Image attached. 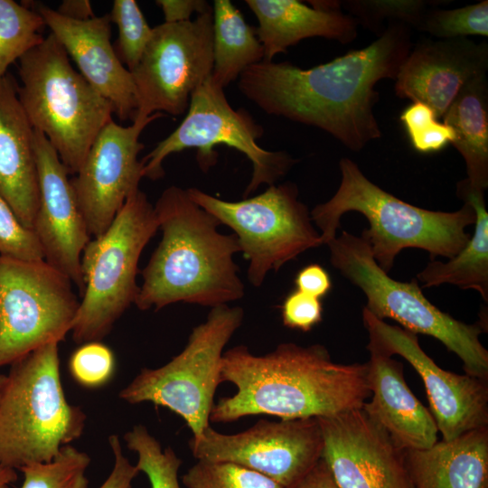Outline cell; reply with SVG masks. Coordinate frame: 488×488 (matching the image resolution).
I'll list each match as a JSON object with an SVG mask.
<instances>
[{
  "mask_svg": "<svg viewBox=\"0 0 488 488\" xmlns=\"http://www.w3.org/2000/svg\"><path fill=\"white\" fill-rule=\"evenodd\" d=\"M411 32L389 23L371 44L308 69L261 61L240 74L238 87L267 114L320 128L358 152L382 136L375 87L395 80L413 45Z\"/></svg>",
  "mask_w": 488,
  "mask_h": 488,
  "instance_id": "cell-1",
  "label": "cell"
},
{
  "mask_svg": "<svg viewBox=\"0 0 488 488\" xmlns=\"http://www.w3.org/2000/svg\"><path fill=\"white\" fill-rule=\"evenodd\" d=\"M227 381L237 391L214 404L213 422L251 415L328 418L361 408L371 396L366 363L335 362L320 344L286 343L265 355L235 346L222 355L221 383Z\"/></svg>",
  "mask_w": 488,
  "mask_h": 488,
  "instance_id": "cell-2",
  "label": "cell"
},
{
  "mask_svg": "<svg viewBox=\"0 0 488 488\" xmlns=\"http://www.w3.org/2000/svg\"><path fill=\"white\" fill-rule=\"evenodd\" d=\"M154 209L162 239L142 271L136 307L158 311L182 302L213 308L242 298L235 234L221 233L219 221L175 185L162 192Z\"/></svg>",
  "mask_w": 488,
  "mask_h": 488,
  "instance_id": "cell-3",
  "label": "cell"
},
{
  "mask_svg": "<svg viewBox=\"0 0 488 488\" xmlns=\"http://www.w3.org/2000/svg\"><path fill=\"white\" fill-rule=\"evenodd\" d=\"M340 185L327 202L310 211L323 244L336 237L343 214L357 211L369 222L361 237L379 267L389 274L395 258L408 248L427 251L431 259L452 258L468 242L465 229L474 224L473 208L464 202L455 211H430L408 203L369 180L348 157L339 162Z\"/></svg>",
  "mask_w": 488,
  "mask_h": 488,
  "instance_id": "cell-4",
  "label": "cell"
},
{
  "mask_svg": "<svg viewBox=\"0 0 488 488\" xmlns=\"http://www.w3.org/2000/svg\"><path fill=\"white\" fill-rule=\"evenodd\" d=\"M0 394V465L20 470L53 460L80 437L83 410L66 399L59 343L38 348L10 365Z\"/></svg>",
  "mask_w": 488,
  "mask_h": 488,
  "instance_id": "cell-5",
  "label": "cell"
},
{
  "mask_svg": "<svg viewBox=\"0 0 488 488\" xmlns=\"http://www.w3.org/2000/svg\"><path fill=\"white\" fill-rule=\"evenodd\" d=\"M18 71L17 95L30 124L76 174L113 107L74 70L52 33L21 57Z\"/></svg>",
  "mask_w": 488,
  "mask_h": 488,
  "instance_id": "cell-6",
  "label": "cell"
},
{
  "mask_svg": "<svg viewBox=\"0 0 488 488\" xmlns=\"http://www.w3.org/2000/svg\"><path fill=\"white\" fill-rule=\"evenodd\" d=\"M327 246L332 265L364 293V308L372 315L436 338L458 356L466 374L487 380L488 351L480 341L483 324H465L441 311L424 296L416 278L401 282L390 277L361 236L343 230Z\"/></svg>",
  "mask_w": 488,
  "mask_h": 488,
  "instance_id": "cell-7",
  "label": "cell"
},
{
  "mask_svg": "<svg viewBox=\"0 0 488 488\" xmlns=\"http://www.w3.org/2000/svg\"><path fill=\"white\" fill-rule=\"evenodd\" d=\"M157 230L154 206L138 189L108 230L88 242L80 261L82 299L71 329L75 343L100 341L135 303L138 261Z\"/></svg>",
  "mask_w": 488,
  "mask_h": 488,
  "instance_id": "cell-8",
  "label": "cell"
},
{
  "mask_svg": "<svg viewBox=\"0 0 488 488\" xmlns=\"http://www.w3.org/2000/svg\"><path fill=\"white\" fill-rule=\"evenodd\" d=\"M243 309L211 308L195 326L183 350L155 369L144 368L118 394L129 404L150 402L180 416L199 438L210 426L213 398L221 383L223 349L241 325Z\"/></svg>",
  "mask_w": 488,
  "mask_h": 488,
  "instance_id": "cell-9",
  "label": "cell"
},
{
  "mask_svg": "<svg viewBox=\"0 0 488 488\" xmlns=\"http://www.w3.org/2000/svg\"><path fill=\"white\" fill-rule=\"evenodd\" d=\"M187 192L234 231L240 252L249 261V281L256 287L269 271H277L307 249L323 245L294 183L269 185L262 193L239 202L224 201L193 187Z\"/></svg>",
  "mask_w": 488,
  "mask_h": 488,
  "instance_id": "cell-10",
  "label": "cell"
},
{
  "mask_svg": "<svg viewBox=\"0 0 488 488\" xmlns=\"http://www.w3.org/2000/svg\"><path fill=\"white\" fill-rule=\"evenodd\" d=\"M263 135L245 109H234L224 90L210 77L192 94L187 114L179 127L143 159L144 177L164 176L163 162L171 154L196 148L200 167L206 171L216 163L214 146L225 145L244 154L252 164V174L244 195L261 184H275L296 163L284 151H268L257 143Z\"/></svg>",
  "mask_w": 488,
  "mask_h": 488,
  "instance_id": "cell-11",
  "label": "cell"
},
{
  "mask_svg": "<svg viewBox=\"0 0 488 488\" xmlns=\"http://www.w3.org/2000/svg\"><path fill=\"white\" fill-rule=\"evenodd\" d=\"M72 284L44 259L0 256V368L71 332L80 304Z\"/></svg>",
  "mask_w": 488,
  "mask_h": 488,
  "instance_id": "cell-12",
  "label": "cell"
},
{
  "mask_svg": "<svg viewBox=\"0 0 488 488\" xmlns=\"http://www.w3.org/2000/svg\"><path fill=\"white\" fill-rule=\"evenodd\" d=\"M212 67V10L194 20L154 27L138 64L130 71L137 99L133 122L155 113H184Z\"/></svg>",
  "mask_w": 488,
  "mask_h": 488,
  "instance_id": "cell-13",
  "label": "cell"
},
{
  "mask_svg": "<svg viewBox=\"0 0 488 488\" xmlns=\"http://www.w3.org/2000/svg\"><path fill=\"white\" fill-rule=\"evenodd\" d=\"M189 446L197 460L239 465L291 488L322 458L324 438L317 418L261 419L230 435L209 426Z\"/></svg>",
  "mask_w": 488,
  "mask_h": 488,
  "instance_id": "cell-14",
  "label": "cell"
},
{
  "mask_svg": "<svg viewBox=\"0 0 488 488\" xmlns=\"http://www.w3.org/2000/svg\"><path fill=\"white\" fill-rule=\"evenodd\" d=\"M362 321L369 334L367 349L404 358L421 377L441 440L488 427L486 380L443 370L421 348L418 334L380 320L365 308Z\"/></svg>",
  "mask_w": 488,
  "mask_h": 488,
  "instance_id": "cell-15",
  "label": "cell"
},
{
  "mask_svg": "<svg viewBox=\"0 0 488 488\" xmlns=\"http://www.w3.org/2000/svg\"><path fill=\"white\" fill-rule=\"evenodd\" d=\"M163 113L123 127L111 119L94 140L81 167L70 179L79 207L92 238L102 235L127 199L139 189L144 164L137 156L145 127Z\"/></svg>",
  "mask_w": 488,
  "mask_h": 488,
  "instance_id": "cell-16",
  "label": "cell"
},
{
  "mask_svg": "<svg viewBox=\"0 0 488 488\" xmlns=\"http://www.w3.org/2000/svg\"><path fill=\"white\" fill-rule=\"evenodd\" d=\"M317 418L322 459L340 488H414L405 451L361 408Z\"/></svg>",
  "mask_w": 488,
  "mask_h": 488,
  "instance_id": "cell-17",
  "label": "cell"
},
{
  "mask_svg": "<svg viewBox=\"0 0 488 488\" xmlns=\"http://www.w3.org/2000/svg\"><path fill=\"white\" fill-rule=\"evenodd\" d=\"M39 206L33 221L44 260L66 275L82 294V252L91 239L69 172L42 133L33 129Z\"/></svg>",
  "mask_w": 488,
  "mask_h": 488,
  "instance_id": "cell-18",
  "label": "cell"
},
{
  "mask_svg": "<svg viewBox=\"0 0 488 488\" xmlns=\"http://www.w3.org/2000/svg\"><path fill=\"white\" fill-rule=\"evenodd\" d=\"M487 70L486 41L425 38L412 45L394 89L400 99L427 104L439 119L461 89Z\"/></svg>",
  "mask_w": 488,
  "mask_h": 488,
  "instance_id": "cell-19",
  "label": "cell"
},
{
  "mask_svg": "<svg viewBox=\"0 0 488 488\" xmlns=\"http://www.w3.org/2000/svg\"><path fill=\"white\" fill-rule=\"evenodd\" d=\"M35 10L75 61L79 72L111 104L114 114L121 121H133L137 109L136 90L131 72L111 44L109 15L76 21L43 4H37Z\"/></svg>",
  "mask_w": 488,
  "mask_h": 488,
  "instance_id": "cell-20",
  "label": "cell"
},
{
  "mask_svg": "<svg viewBox=\"0 0 488 488\" xmlns=\"http://www.w3.org/2000/svg\"><path fill=\"white\" fill-rule=\"evenodd\" d=\"M368 350L371 399L361 409L401 450H423L434 446L438 441L436 421L408 388L403 364L392 356Z\"/></svg>",
  "mask_w": 488,
  "mask_h": 488,
  "instance_id": "cell-21",
  "label": "cell"
},
{
  "mask_svg": "<svg viewBox=\"0 0 488 488\" xmlns=\"http://www.w3.org/2000/svg\"><path fill=\"white\" fill-rule=\"evenodd\" d=\"M0 195L33 230L39 206L33 128L18 99L17 85L7 73L0 77Z\"/></svg>",
  "mask_w": 488,
  "mask_h": 488,
  "instance_id": "cell-22",
  "label": "cell"
},
{
  "mask_svg": "<svg viewBox=\"0 0 488 488\" xmlns=\"http://www.w3.org/2000/svg\"><path fill=\"white\" fill-rule=\"evenodd\" d=\"M257 17V36L264 49L263 61L286 52L288 47L311 37L341 43L353 42L358 23L341 11V1L329 6H309L296 0H246Z\"/></svg>",
  "mask_w": 488,
  "mask_h": 488,
  "instance_id": "cell-23",
  "label": "cell"
},
{
  "mask_svg": "<svg viewBox=\"0 0 488 488\" xmlns=\"http://www.w3.org/2000/svg\"><path fill=\"white\" fill-rule=\"evenodd\" d=\"M404 454L414 488H488V427Z\"/></svg>",
  "mask_w": 488,
  "mask_h": 488,
  "instance_id": "cell-24",
  "label": "cell"
},
{
  "mask_svg": "<svg viewBox=\"0 0 488 488\" xmlns=\"http://www.w3.org/2000/svg\"><path fill=\"white\" fill-rule=\"evenodd\" d=\"M456 194L474 213V230L466 245L447 262L432 259L417 275L420 287L451 284L478 291L488 301V211L484 191L470 186L466 179L456 184Z\"/></svg>",
  "mask_w": 488,
  "mask_h": 488,
  "instance_id": "cell-25",
  "label": "cell"
},
{
  "mask_svg": "<svg viewBox=\"0 0 488 488\" xmlns=\"http://www.w3.org/2000/svg\"><path fill=\"white\" fill-rule=\"evenodd\" d=\"M454 131L451 143L466 165L470 186H488V80L486 75L467 83L442 117Z\"/></svg>",
  "mask_w": 488,
  "mask_h": 488,
  "instance_id": "cell-26",
  "label": "cell"
},
{
  "mask_svg": "<svg viewBox=\"0 0 488 488\" xmlns=\"http://www.w3.org/2000/svg\"><path fill=\"white\" fill-rule=\"evenodd\" d=\"M212 81L224 89L249 66L264 58L256 28L246 23L229 0H215L212 8Z\"/></svg>",
  "mask_w": 488,
  "mask_h": 488,
  "instance_id": "cell-27",
  "label": "cell"
},
{
  "mask_svg": "<svg viewBox=\"0 0 488 488\" xmlns=\"http://www.w3.org/2000/svg\"><path fill=\"white\" fill-rule=\"evenodd\" d=\"M44 21L35 9L0 0V77L8 67L43 41Z\"/></svg>",
  "mask_w": 488,
  "mask_h": 488,
  "instance_id": "cell-28",
  "label": "cell"
},
{
  "mask_svg": "<svg viewBox=\"0 0 488 488\" xmlns=\"http://www.w3.org/2000/svg\"><path fill=\"white\" fill-rule=\"evenodd\" d=\"M127 446L137 455V467L150 482L151 488H181L178 471L182 460L172 447L162 448L144 425H136L125 433Z\"/></svg>",
  "mask_w": 488,
  "mask_h": 488,
  "instance_id": "cell-29",
  "label": "cell"
},
{
  "mask_svg": "<svg viewBox=\"0 0 488 488\" xmlns=\"http://www.w3.org/2000/svg\"><path fill=\"white\" fill-rule=\"evenodd\" d=\"M442 1L428 0H345L343 6L358 23L377 33L383 32L381 25L387 23H401L418 30L426 12Z\"/></svg>",
  "mask_w": 488,
  "mask_h": 488,
  "instance_id": "cell-30",
  "label": "cell"
},
{
  "mask_svg": "<svg viewBox=\"0 0 488 488\" xmlns=\"http://www.w3.org/2000/svg\"><path fill=\"white\" fill-rule=\"evenodd\" d=\"M90 457L70 445L51 462L26 465L21 488H88L86 472Z\"/></svg>",
  "mask_w": 488,
  "mask_h": 488,
  "instance_id": "cell-31",
  "label": "cell"
},
{
  "mask_svg": "<svg viewBox=\"0 0 488 488\" xmlns=\"http://www.w3.org/2000/svg\"><path fill=\"white\" fill-rule=\"evenodd\" d=\"M418 31L436 39L487 37L488 1L453 9L433 6L426 12Z\"/></svg>",
  "mask_w": 488,
  "mask_h": 488,
  "instance_id": "cell-32",
  "label": "cell"
},
{
  "mask_svg": "<svg viewBox=\"0 0 488 488\" xmlns=\"http://www.w3.org/2000/svg\"><path fill=\"white\" fill-rule=\"evenodd\" d=\"M182 481L187 488H285L264 474L229 462L198 460Z\"/></svg>",
  "mask_w": 488,
  "mask_h": 488,
  "instance_id": "cell-33",
  "label": "cell"
},
{
  "mask_svg": "<svg viewBox=\"0 0 488 488\" xmlns=\"http://www.w3.org/2000/svg\"><path fill=\"white\" fill-rule=\"evenodd\" d=\"M118 30L116 53L131 71L138 64L151 38L152 30L135 0L113 1L108 14Z\"/></svg>",
  "mask_w": 488,
  "mask_h": 488,
  "instance_id": "cell-34",
  "label": "cell"
},
{
  "mask_svg": "<svg viewBox=\"0 0 488 488\" xmlns=\"http://www.w3.org/2000/svg\"><path fill=\"white\" fill-rule=\"evenodd\" d=\"M412 147L421 154L442 150L454 140L453 129L439 121L434 110L422 102L415 101L400 114Z\"/></svg>",
  "mask_w": 488,
  "mask_h": 488,
  "instance_id": "cell-35",
  "label": "cell"
},
{
  "mask_svg": "<svg viewBox=\"0 0 488 488\" xmlns=\"http://www.w3.org/2000/svg\"><path fill=\"white\" fill-rule=\"evenodd\" d=\"M116 369L112 350L100 341L82 343L70 357L69 371L80 385L94 389L108 383Z\"/></svg>",
  "mask_w": 488,
  "mask_h": 488,
  "instance_id": "cell-36",
  "label": "cell"
},
{
  "mask_svg": "<svg viewBox=\"0 0 488 488\" xmlns=\"http://www.w3.org/2000/svg\"><path fill=\"white\" fill-rule=\"evenodd\" d=\"M0 256L21 260L44 259L39 240L0 195Z\"/></svg>",
  "mask_w": 488,
  "mask_h": 488,
  "instance_id": "cell-37",
  "label": "cell"
},
{
  "mask_svg": "<svg viewBox=\"0 0 488 488\" xmlns=\"http://www.w3.org/2000/svg\"><path fill=\"white\" fill-rule=\"evenodd\" d=\"M281 313L284 325L308 332L322 321L323 305L319 298L296 289L285 298Z\"/></svg>",
  "mask_w": 488,
  "mask_h": 488,
  "instance_id": "cell-38",
  "label": "cell"
},
{
  "mask_svg": "<svg viewBox=\"0 0 488 488\" xmlns=\"http://www.w3.org/2000/svg\"><path fill=\"white\" fill-rule=\"evenodd\" d=\"M108 444L114 456L110 474L99 488H131L133 480L139 471L125 456L120 440L117 435L108 436Z\"/></svg>",
  "mask_w": 488,
  "mask_h": 488,
  "instance_id": "cell-39",
  "label": "cell"
},
{
  "mask_svg": "<svg viewBox=\"0 0 488 488\" xmlns=\"http://www.w3.org/2000/svg\"><path fill=\"white\" fill-rule=\"evenodd\" d=\"M295 284L297 290L321 298L332 287V281L327 271L318 264H310L303 267L296 276Z\"/></svg>",
  "mask_w": 488,
  "mask_h": 488,
  "instance_id": "cell-40",
  "label": "cell"
},
{
  "mask_svg": "<svg viewBox=\"0 0 488 488\" xmlns=\"http://www.w3.org/2000/svg\"><path fill=\"white\" fill-rule=\"evenodd\" d=\"M155 3L161 7L167 23L187 22L195 12L201 14L212 10L203 0H157Z\"/></svg>",
  "mask_w": 488,
  "mask_h": 488,
  "instance_id": "cell-41",
  "label": "cell"
},
{
  "mask_svg": "<svg viewBox=\"0 0 488 488\" xmlns=\"http://www.w3.org/2000/svg\"><path fill=\"white\" fill-rule=\"evenodd\" d=\"M291 488H340L327 465L321 458L297 483Z\"/></svg>",
  "mask_w": 488,
  "mask_h": 488,
  "instance_id": "cell-42",
  "label": "cell"
},
{
  "mask_svg": "<svg viewBox=\"0 0 488 488\" xmlns=\"http://www.w3.org/2000/svg\"><path fill=\"white\" fill-rule=\"evenodd\" d=\"M56 12L71 20L85 21L94 17L91 4L88 0H64Z\"/></svg>",
  "mask_w": 488,
  "mask_h": 488,
  "instance_id": "cell-43",
  "label": "cell"
},
{
  "mask_svg": "<svg viewBox=\"0 0 488 488\" xmlns=\"http://www.w3.org/2000/svg\"><path fill=\"white\" fill-rule=\"evenodd\" d=\"M16 480V470L0 465V488H10Z\"/></svg>",
  "mask_w": 488,
  "mask_h": 488,
  "instance_id": "cell-44",
  "label": "cell"
},
{
  "mask_svg": "<svg viewBox=\"0 0 488 488\" xmlns=\"http://www.w3.org/2000/svg\"><path fill=\"white\" fill-rule=\"evenodd\" d=\"M6 375L5 374H0V394L2 392V389L4 388L5 382Z\"/></svg>",
  "mask_w": 488,
  "mask_h": 488,
  "instance_id": "cell-45",
  "label": "cell"
}]
</instances>
